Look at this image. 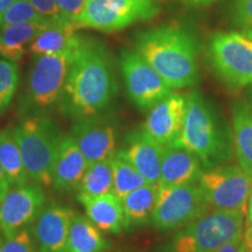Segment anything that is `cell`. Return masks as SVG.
<instances>
[{"label": "cell", "instance_id": "cell-1", "mask_svg": "<svg viewBox=\"0 0 252 252\" xmlns=\"http://www.w3.org/2000/svg\"><path fill=\"white\" fill-rule=\"evenodd\" d=\"M116 93L117 86L105 47L93 37L81 36L60 100L61 115L74 122L102 115Z\"/></svg>", "mask_w": 252, "mask_h": 252}, {"label": "cell", "instance_id": "cell-2", "mask_svg": "<svg viewBox=\"0 0 252 252\" xmlns=\"http://www.w3.org/2000/svg\"><path fill=\"white\" fill-rule=\"evenodd\" d=\"M135 48L172 89L190 87L197 81L196 40L185 28L160 26L143 32Z\"/></svg>", "mask_w": 252, "mask_h": 252}, {"label": "cell", "instance_id": "cell-3", "mask_svg": "<svg viewBox=\"0 0 252 252\" xmlns=\"http://www.w3.org/2000/svg\"><path fill=\"white\" fill-rule=\"evenodd\" d=\"M28 180L42 187L53 181V168L63 134L58 124L48 116L24 118L13 127Z\"/></svg>", "mask_w": 252, "mask_h": 252}, {"label": "cell", "instance_id": "cell-4", "mask_svg": "<svg viewBox=\"0 0 252 252\" xmlns=\"http://www.w3.org/2000/svg\"><path fill=\"white\" fill-rule=\"evenodd\" d=\"M75 48L36 56L28 75L26 91L19 104L21 117L48 116L60 105Z\"/></svg>", "mask_w": 252, "mask_h": 252}, {"label": "cell", "instance_id": "cell-5", "mask_svg": "<svg viewBox=\"0 0 252 252\" xmlns=\"http://www.w3.org/2000/svg\"><path fill=\"white\" fill-rule=\"evenodd\" d=\"M244 215L238 210L204 213L175 236L168 252H215L243 235Z\"/></svg>", "mask_w": 252, "mask_h": 252}, {"label": "cell", "instance_id": "cell-6", "mask_svg": "<svg viewBox=\"0 0 252 252\" xmlns=\"http://www.w3.org/2000/svg\"><path fill=\"white\" fill-rule=\"evenodd\" d=\"M175 143L190 151L207 165L224 157L225 143L222 132L212 109L198 91L186 97L184 125Z\"/></svg>", "mask_w": 252, "mask_h": 252}, {"label": "cell", "instance_id": "cell-7", "mask_svg": "<svg viewBox=\"0 0 252 252\" xmlns=\"http://www.w3.org/2000/svg\"><path fill=\"white\" fill-rule=\"evenodd\" d=\"M160 12L159 0H87L86 7L72 21L75 28L116 32Z\"/></svg>", "mask_w": 252, "mask_h": 252}, {"label": "cell", "instance_id": "cell-8", "mask_svg": "<svg viewBox=\"0 0 252 252\" xmlns=\"http://www.w3.org/2000/svg\"><path fill=\"white\" fill-rule=\"evenodd\" d=\"M209 203L196 182L159 186L151 220L159 230H173L193 222L207 212Z\"/></svg>", "mask_w": 252, "mask_h": 252}, {"label": "cell", "instance_id": "cell-9", "mask_svg": "<svg viewBox=\"0 0 252 252\" xmlns=\"http://www.w3.org/2000/svg\"><path fill=\"white\" fill-rule=\"evenodd\" d=\"M209 55L217 74L230 86L252 84V39L247 34H215L210 40Z\"/></svg>", "mask_w": 252, "mask_h": 252}, {"label": "cell", "instance_id": "cell-10", "mask_svg": "<svg viewBox=\"0 0 252 252\" xmlns=\"http://www.w3.org/2000/svg\"><path fill=\"white\" fill-rule=\"evenodd\" d=\"M198 184L209 206L220 210L247 213L248 198L252 189V175L237 166H220L201 173Z\"/></svg>", "mask_w": 252, "mask_h": 252}, {"label": "cell", "instance_id": "cell-11", "mask_svg": "<svg viewBox=\"0 0 252 252\" xmlns=\"http://www.w3.org/2000/svg\"><path fill=\"white\" fill-rule=\"evenodd\" d=\"M121 67L128 96L141 110L151 109L173 93L169 84L137 52L124 50Z\"/></svg>", "mask_w": 252, "mask_h": 252}, {"label": "cell", "instance_id": "cell-12", "mask_svg": "<svg viewBox=\"0 0 252 252\" xmlns=\"http://www.w3.org/2000/svg\"><path fill=\"white\" fill-rule=\"evenodd\" d=\"M45 206L42 186L34 182L14 186L0 201V232L6 237L31 226Z\"/></svg>", "mask_w": 252, "mask_h": 252}, {"label": "cell", "instance_id": "cell-13", "mask_svg": "<svg viewBox=\"0 0 252 252\" xmlns=\"http://www.w3.org/2000/svg\"><path fill=\"white\" fill-rule=\"evenodd\" d=\"M70 133L89 165L115 157L117 128L112 118L99 115L80 119L74 122Z\"/></svg>", "mask_w": 252, "mask_h": 252}, {"label": "cell", "instance_id": "cell-14", "mask_svg": "<svg viewBox=\"0 0 252 252\" xmlns=\"http://www.w3.org/2000/svg\"><path fill=\"white\" fill-rule=\"evenodd\" d=\"M74 213L70 207L54 201L43 207L32 226L40 252H67L69 228Z\"/></svg>", "mask_w": 252, "mask_h": 252}, {"label": "cell", "instance_id": "cell-15", "mask_svg": "<svg viewBox=\"0 0 252 252\" xmlns=\"http://www.w3.org/2000/svg\"><path fill=\"white\" fill-rule=\"evenodd\" d=\"M185 112L186 97L172 93L150 109L143 128L161 146H168L181 133Z\"/></svg>", "mask_w": 252, "mask_h": 252}, {"label": "cell", "instance_id": "cell-16", "mask_svg": "<svg viewBox=\"0 0 252 252\" xmlns=\"http://www.w3.org/2000/svg\"><path fill=\"white\" fill-rule=\"evenodd\" d=\"M119 152L149 184H159L163 146L144 128L131 132L126 138L125 146Z\"/></svg>", "mask_w": 252, "mask_h": 252}, {"label": "cell", "instance_id": "cell-17", "mask_svg": "<svg viewBox=\"0 0 252 252\" xmlns=\"http://www.w3.org/2000/svg\"><path fill=\"white\" fill-rule=\"evenodd\" d=\"M89 162L78 149L76 141L69 135H63L53 168L52 186L59 193L76 190L86 173Z\"/></svg>", "mask_w": 252, "mask_h": 252}, {"label": "cell", "instance_id": "cell-18", "mask_svg": "<svg viewBox=\"0 0 252 252\" xmlns=\"http://www.w3.org/2000/svg\"><path fill=\"white\" fill-rule=\"evenodd\" d=\"M201 160L179 144L163 147L159 186H178L198 181Z\"/></svg>", "mask_w": 252, "mask_h": 252}, {"label": "cell", "instance_id": "cell-19", "mask_svg": "<svg viewBox=\"0 0 252 252\" xmlns=\"http://www.w3.org/2000/svg\"><path fill=\"white\" fill-rule=\"evenodd\" d=\"M77 200L86 209L88 219L99 230L110 234H121L125 229L122 200L115 193L98 196L78 193Z\"/></svg>", "mask_w": 252, "mask_h": 252}, {"label": "cell", "instance_id": "cell-20", "mask_svg": "<svg viewBox=\"0 0 252 252\" xmlns=\"http://www.w3.org/2000/svg\"><path fill=\"white\" fill-rule=\"evenodd\" d=\"M49 23L31 21L2 27L0 32V56L12 62L20 61L26 52L27 45H31Z\"/></svg>", "mask_w": 252, "mask_h": 252}, {"label": "cell", "instance_id": "cell-21", "mask_svg": "<svg viewBox=\"0 0 252 252\" xmlns=\"http://www.w3.org/2000/svg\"><path fill=\"white\" fill-rule=\"evenodd\" d=\"M80 39L71 24L50 21L31 43V52L36 56L58 54L76 47Z\"/></svg>", "mask_w": 252, "mask_h": 252}, {"label": "cell", "instance_id": "cell-22", "mask_svg": "<svg viewBox=\"0 0 252 252\" xmlns=\"http://www.w3.org/2000/svg\"><path fill=\"white\" fill-rule=\"evenodd\" d=\"M110 242L88 216L74 213L69 228L67 252H104Z\"/></svg>", "mask_w": 252, "mask_h": 252}, {"label": "cell", "instance_id": "cell-23", "mask_svg": "<svg viewBox=\"0 0 252 252\" xmlns=\"http://www.w3.org/2000/svg\"><path fill=\"white\" fill-rule=\"evenodd\" d=\"M159 185L146 184L123 196L122 204L125 216V229L143 225L152 217Z\"/></svg>", "mask_w": 252, "mask_h": 252}, {"label": "cell", "instance_id": "cell-24", "mask_svg": "<svg viewBox=\"0 0 252 252\" xmlns=\"http://www.w3.org/2000/svg\"><path fill=\"white\" fill-rule=\"evenodd\" d=\"M234 145L239 167L252 175V108L237 103L232 112Z\"/></svg>", "mask_w": 252, "mask_h": 252}, {"label": "cell", "instance_id": "cell-25", "mask_svg": "<svg viewBox=\"0 0 252 252\" xmlns=\"http://www.w3.org/2000/svg\"><path fill=\"white\" fill-rule=\"evenodd\" d=\"M0 166L2 167L9 184L13 187L25 185L30 181L12 126L0 130Z\"/></svg>", "mask_w": 252, "mask_h": 252}, {"label": "cell", "instance_id": "cell-26", "mask_svg": "<svg viewBox=\"0 0 252 252\" xmlns=\"http://www.w3.org/2000/svg\"><path fill=\"white\" fill-rule=\"evenodd\" d=\"M76 190L90 196L113 193L111 159L90 163Z\"/></svg>", "mask_w": 252, "mask_h": 252}, {"label": "cell", "instance_id": "cell-27", "mask_svg": "<svg viewBox=\"0 0 252 252\" xmlns=\"http://www.w3.org/2000/svg\"><path fill=\"white\" fill-rule=\"evenodd\" d=\"M113 173V193L119 198L125 196L130 191L149 184L133 166L123 157V154L116 152L111 159Z\"/></svg>", "mask_w": 252, "mask_h": 252}, {"label": "cell", "instance_id": "cell-28", "mask_svg": "<svg viewBox=\"0 0 252 252\" xmlns=\"http://www.w3.org/2000/svg\"><path fill=\"white\" fill-rule=\"evenodd\" d=\"M18 83L19 74L15 62L0 59V115L11 105Z\"/></svg>", "mask_w": 252, "mask_h": 252}, {"label": "cell", "instance_id": "cell-29", "mask_svg": "<svg viewBox=\"0 0 252 252\" xmlns=\"http://www.w3.org/2000/svg\"><path fill=\"white\" fill-rule=\"evenodd\" d=\"M31 21H50L39 13L28 0H15L0 19V28Z\"/></svg>", "mask_w": 252, "mask_h": 252}, {"label": "cell", "instance_id": "cell-30", "mask_svg": "<svg viewBox=\"0 0 252 252\" xmlns=\"http://www.w3.org/2000/svg\"><path fill=\"white\" fill-rule=\"evenodd\" d=\"M2 252H40L32 226H26L4 237Z\"/></svg>", "mask_w": 252, "mask_h": 252}, {"label": "cell", "instance_id": "cell-31", "mask_svg": "<svg viewBox=\"0 0 252 252\" xmlns=\"http://www.w3.org/2000/svg\"><path fill=\"white\" fill-rule=\"evenodd\" d=\"M234 21L245 31L252 28V0H235Z\"/></svg>", "mask_w": 252, "mask_h": 252}, {"label": "cell", "instance_id": "cell-32", "mask_svg": "<svg viewBox=\"0 0 252 252\" xmlns=\"http://www.w3.org/2000/svg\"><path fill=\"white\" fill-rule=\"evenodd\" d=\"M60 14L65 23L72 25L81 12L86 7L87 0H56Z\"/></svg>", "mask_w": 252, "mask_h": 252}, {"label": "cell", "instance_id": "cell-33", "mask_svg": "<svg viewBox=\"0 0 252 252\" xmlns=\"http://www.w3.org/2000/svg\"><path fill=\"white\" fill-rule=\"evenodd\" d=\"M34 8L43 17H46L50 21H58V23H65L60 14L56 0H28Z\"/></svg>", "mask_w": 252, "mask_h": 252}, {"label": "cell", "instance_id": "cell-34", "mask_svg": "<svg viewBox=\"0 0 252 252\" xmlns=\"http://www.w3.org/2000/svg\"><path fill=\"white\" fill-rule=\"evenodd\" d=\"M243 247H244V237L243 235H242V236H238L237 238L230 241L229 243L224 244L223 247H220L219 250L215 252H242Z\"/></svg>", "mask_w": 252, "mask_h": 252}, {"label": "cell", "instance_id": "cell-35", "mask_svg": "<svg viewBox=\"0 0 252 252\" xmlns=\"http://www.w3.org/2000/svg\"><path fill=\"white\" fill-rule=\"evenodd\" d=\"M11 189V184H9L7 176H6L4 169L0 166V201L5 196L6 193Z\"/></svg>", "mask_w": 252, "mask_h": 252}, {"label": "cell", "instance_id": "cell-36", "mask_svg": "<svg viewBox=\"0 0 252 252\" xmlns=\"http://www.w3.org/2000/svg\"><path fill=\"white\" fill-rule=\"evenodd\" d=\"M244 242L249 247L252 248V220H248V228L245 230V234L243 235Z\"/></svg>", "mask_w": 252, "mask_h": 252}, {"label": "cell", "instance_id": "cell-37", "mask_svg": "<svg viewBox=\"0 0 252 252\" xmlns=\"http://www.w3.org/2000/svg\"><path fill=\"white\" fill-rule=\"evenodd\" d=\"M15 0H0V19H1L2 14L7 11V8L11 6Z\"/></svg>", "mask_w": 252, "mask_h": 252}, {"label": "cell", "instance_id": "cell-38", "mask_svg": "<svg viewBox=\"0 0 252 252\" xmlns=\"http://www.w3.org/2000/svg\"><path fill=\"white\" fill-rule=\"evenodd\" d=\"M248 220H252V189L248 198Z\"/></svg>", "mask_w": 252, "mask_h": 252}, {"label": "cell", "instance_id": "cell-39", "mask_svg": "<svg viewBox=\"0 0 252 252\" xmlns=\"http://www.w3.org/2000/svg\"><path fill=\"white\" fill-rule=\"evenodd\" d=\"M184 1L191 5H207V4H210V2H213L214 0H184Z\"/></svg>", "mask_w": 252, "mask_h": 252}, {"label": "cell", "instance_id": "cell-40", "mask_svg": "<svg viewBox=\"0 0 252 252\" xmlns=\"http://www.w3.org/2000/svg\"><path fill=\"white\" fill-rule=\"evenodd\" d=\"M242 252H252V248L249 247V245L244 242V247H243V250H242Z\"/></svg>", "mask_w": 252, "mask_h": 252}, {"label": "cell", "instance_id": "cell-41", "mask_svg": "<svg viewBox=\"0 0 252 252\" xmlns=\"http://www.w3.org/2000/svg\"><path fill=\"white\" fill-rule=\"evenodd\" d=\"M2 245H4V236L0 232V252H2Z\"/></svg>", "mask_w": 252, "mask_h": 252}, {"label": "cell", "instance_id": "cell-42", "mask_svg": "<svg viewBox=\"0 0 252 252\" xmlns=\"http://www.w3.org/2000/svg\"><path fill=\"white\" fill-rule=\"evenodd\" d=\"M245 34H247V35L250 37V39H252V28H250V30H248V31H245Z\"/></svg>", "mask_w": 252, "mask_h": 252}, {"label": "cell", "instance_id": "cell-43", "mask_svg": "<svg viewBox=\"0 0 252 252\" xmlns=\"http://www.w3.org/2000/svg\"><path fill=\"white\" fill-rule=\"evenodd\" d=\"M251 108H252V103H251Z\"/></svg>", "mask_w": 252, "mask_h": 252}]
</instances>
